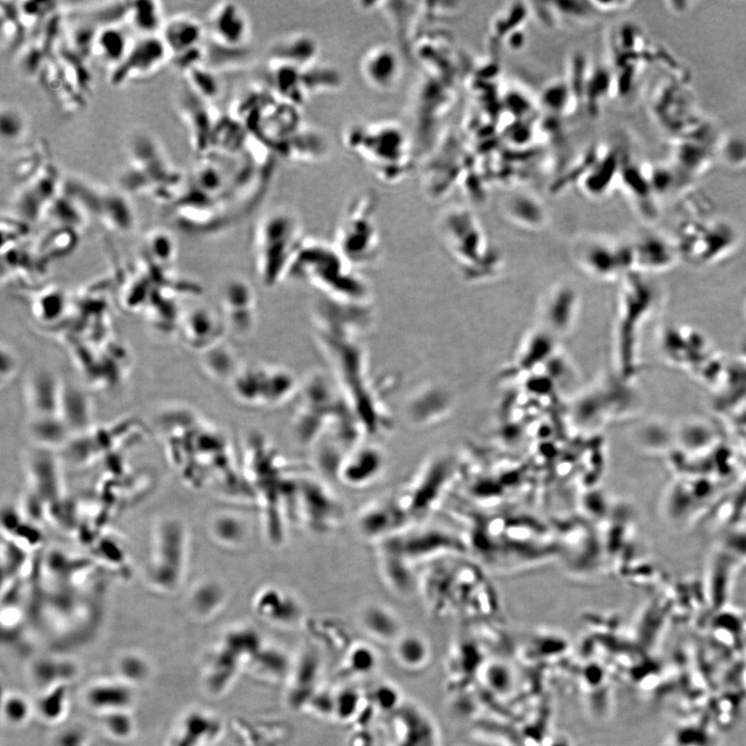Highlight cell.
Returning <instances> with one entry per match:
<instances>
[{
  "instance_id": "1",
  "label": "cell",
  "mask_w": 746,
  "mask_h": 746,
  "mask_svg": "<svg viewBox=\"0 0 746 746\" xmlns=\"http://www.w3.org/2000/svg\"><path fill=\"white\" fill-rule=\"evenodd\" d=\"M343 145L377 180L392 185L412 168V148L406 131L390 121L358 122L343 131Z\"/></svg>"
},
{
  "instance_id": "2",
  "label": "cell",
  "mask_w": 746,
  "mask_h": 746,
  "mask_svg": "<svg viewBox=\"0 0 746 746\" xmlns=\"http://www.w3.org/2000/svg\"><path fill=\"white\" fill-rule=\"evenodd\" d=\"M182 182L180 172L167 160L158 143L147 135L130 140L129 164L124 169L121 183L134 192H151L157 197L170 198Z\"/></svg>"
},
{
  "instance_id": "3",
  "label": "cell",
  "mask_w": 746,
  "mask_h": 746,
  "mask_svg": "<svg viewBox=\"0 0 746 746\" xmlns=\"http://www.w3.org/2000/svg\"><path fill=\"white\" fill-rule=\"evenodd\" d=\"M189 556L188 532L184 524L165 519L157 525L147 565V580L155 590L177 591L186 575Z\"/></svg>"
},
{
  "instance_id": "4",
  "label": "cell",
  "mask_w": 746,
  "mask_h": 746,
  "mask_svg": "<svg viewBox=\"0 0 746 746\" xmlns=\"http://www.w3.org/2000/svg\"><path fill=\"white\" fill-rule=\"evenodd\" d=\"M63 187V192L73 198L82 210L99 214L111 227L125 231L132 227L133 211L123 194L75 178L64 182Z\"/></svg>"
},
{
  "instance_id": "5",
  "label": "cell",
  "mask_w": 746,
  "mask_h": 746,
  "mask_svg": "<svg viewBox=\"0 0 746 746\" xmlns=\"http://www.w3.org/2000/svg\"><path fill=\"white\" fill-rule=\"evenodd\" d=\"M169 61L170 52L160 35L141 36L132 42L124 60L111 69L109 83L121 88L131 80L157 73Z\"/></svg>"
},
{
  "instance_id": "6",
  "label": "cell",
  "mask_w": 746,
  "mask_h": 746,
  "mask_svg": "<svg viewBox=\"0 0 746 746\" xmlns=\"http://www.w3.org/2000/svg\"><path fill=\"white\" fill-rule=\"evenodd\" d=\"M448 465L442 459L430 462L397 499L410 521L432 510L441 500L446 491L445 485L451 480V467Z\"/></svg>"
},
{
  "instance_id": "7",
  "label": "cell",
  "mask_w": 746,
  "mask_h": 746,
  "mask_svg": "<svg viewBox=\"0 0 746 746\" xmlns=\"http://www.w3.org/2000/svg\"><path fill=\"white\" fill-rule=\"evenodd\" d=\"M358 69L368 88L381 94L394 91L404 73L398 51L388 43L366 48L360 56Z\"/></svg>"
},
{
  "instance_id": "8",
  "label": "cell",
  "mask_w": 746,
  "mask_h": 746,
  "mask_svg": "<svg viewBox=\"0 0 746 746\" xmlns=\"http://www.w3.org/2000/svg\"><path fill=\"white\" fill-rule=\"evenodd\" d=\"M209 32L214 43L229 50L248 46L252 24L246 10L236 3H220L209 17Z\"/></svg>"
},
{
  "instance_id": "9",
  "label": "cell",
  "mask_w": 746,
  "mask_h": 746,
  "mask_svg": "<svg viewBox=\"0 0 746 746\" xmlns=\"http://www.w3.org/2000/svg\"><path fill=\"white\" fill-rule=\"evenodd\" d=\"M59 171L48 162L30 181L22 184L16 196V207L26 217L38 218L45 213L52 200L63 191Z\"/></svg>"
},
{
  "instance_id": "10",
  "label": "cell",
  "mask_w": 746,
  "mask_h": 746,
  "mask_svg": "<svg viewBox=\"0 0 746 746\" xmlns=\"http://www.w3.org/2000/svg\"><path fill=\"white\" fill-rule=\"evenodd\" d=\"M409 518L396 501L377 502L364 509L359 526L364 536L383 542L408 530Z\"/></svg>"
},
{
  "instance_id": "11",
  "label": "cell",
  "mask_w": 746,
  "mask_h": 746,
  "mask_svg": "<svg viewBox=\"0 0 746 746\" xmlns=\"http://www.w3.org/2000/svg\"><path fill=\"white\" fill-rule=\"evenodd\" d=\"M85 703L98 715L132 710L135 702L134 686L119 676L99 679L85 692Z\"/></svg>"
},
{
  "instance_id": "12",
  "label": "cell",
  "mask_w": 746,
  "mask_h": 746,
  "mask_svg": "<svg viewBox=\"0 0 746 746\" xmlns=\"http://www.w3.org/2000/svg\"><path fill=\"white\" fill-rule=\"evenodd\" d=\"M385 457L373 446L356 448L344 456L337 475L342 482L362 487L375 482L384 471Z\"/></svg>"
},
{
  "instance_id": "13",
  "label": "cell",
  "mask_w": 746,
  "mask_h": 746,
  "mask_svg": "<svg viewBox=\"0 0 746 746\" xmlns=\"http://www.w3.org/2000/svg\"><path fill=\"white\" fill-rule=\"evenodd\" d=\"M160 36L170 52L171 61H175L204 48L205 27L194 17L178 15L165 21Z\"/></svg>"
},
{
  "instance_id": "14",
  "label": "cell",
  "mask_w": 746,
  "mask_h": 746,
  "mask_svg": "<svg viewBox=\"0 0 746 746\" xmlns=\"http://www.w3.org/2000/svg\"><path fill=\"white\" fill-rule=\"evenodd\" d=\"M179 109L187 125L192 148L197 153H206L212 143L213 130L209 113L204 106V99L195 94L186 83Z\"/></svg>"
},
{
  "instance_id": "15",
  "label": "cell",
  "mask_w": 746,
  "mask_h": 746,
  "mask_svg": "<svg viewBox=\"0 0 746 746\" xmlns=\"http://www.w3.org/2000/svg\"><path fill=\"white\" fill-rule=\"evenodd\" d=\"M301 501H298L302 518L315 530L329 529L338 519V504L332 495L317 482L307 480L303 486Z\"/></svg>"
},
{
  "instance_id": "16",
  "label": "cell",
  "mask_w": 746,
  "mask_h": 746,
  "mask_svg": "<svg viewBox=\"0 0 746 746\" xmlns=\"http://www.w3.org/2000/svg\"><path fill=\"white\" fill-rule=\"evenodd\" d=\"M226 597L222 583L211 579L199 581L189 592L188 607L197 618L207 619L224 607Z\"/></svg>"
},
{
  "instance_id": "17",
  "label": "cell",
  "mask_w": 746,
  "mask_h": 746,
  "mask_svg": "<svg viewBox=\"0 0 746 746\" xmlns=\"http://www.w3.org/2000/svg\"><path fill=\"white\" fill-rule=\"evenodd\" d=\"M132 42L121 25L101 27L94 42L92 55L114 68L124 60Z\"/></svg>"
},
{
  "instance_id": "18",
  "label": "cell",
  "mask_w": 746,
  "mask_h": 746,
  "mask_svg": "<svg viewBox=\"0 0 746 746\" xmlns=\"http://www.w3.org/2000/svg\"><path fill=\"white\" fill-rule=\"evenodd\" d=\"M211 537L222 547L235 549L241 547L249 536V527L240 515L219 513L210 525Z\"/></svg>"
},
{
  "instance_id": "19",
  "label": "cell",
  "mask_w": 746,
  "mask_h": 746,
  "mask_svg": "<svg viewBox=\"0 0 746 746\" xmlns=\"http://www.w3.org/2000/svg\"><path fill=\"white\" fill-rule=\"evenodd\" d=\"M125 22L141 36L160 35L165 23L162 5L159 2L128 3Z\"/></svg>"
},
{
  "instance_id": "20",
  "label": "cell",
  "mask_w": 746,
  "mask_h": 746,
  "mask_svg": "<svg viewBox=\"0 0 746 746\" xmlns=\"http://www.w3.org/2000/svg\"><path fill=\"white\" fill-rule=\"evenodd\" d=\"M35 709L45 723H61L69 712V684L40 692Z\"/></svg>"
},
{
  "instance_id": "21",
  "label": "cell",
  "mask_w": 746,
  "mask_h": 746,
  "mask_svg": "<svg viewBox=\"0 0 746 746\" xmlns=\"http://www.w3.org/2000/svg\"><path fill=\"white\" fill-rule=\"evenodd\" d=\"M75 673V667L71 663L47 658L36 663L32 675L40 693L57 685L69 684Z\"/></svg>"
},
{
  "instance_id": "22",
  "label": "cell",
  "mask_w": 746,
  "mask_h": 746,
  "mask_svg": "<svg viewBox=\"0 0 746 746\" xmlns=\"http://www.w3.org/2000/svg\"><path fill=\"white\" fill-rule=\"evenodd\" d=\"M99 720L106 735L114 740L126 741L134 736L136 723L132 710L101 714Z\"/></svg>"
},
{
  "instance_id": "23",
  "label": "cell",
  "mask_w": 746,
  "mask_h": 746,
  "mask_svg": "<svg viewBox=\"0 0 746 746\" xmlns=\"http://www.w3.org/2000/svg\"><path fill=\"white\" fill-rule=\"evenodd\" d=\"M36 712L32 705L23 695L19 693H8L3 701V715L8 725L19 728L25 726Z\"/></svg>"
},
{
  "instance_id": "24",
  "label": "cell",
  "mask_w": 746,
  "mask_h": 746,
  "mask_svg": "<svg viewBox=\"0 0 746 746\" xmlns=\"http://www.w3.org/2000/svg\"><path fill=\"white\" fill-rule=\"evenodd\" d=\"M362 621L371 634L384 638L391 637L397 628V622L392 613L379 605H373L364 610Z\"/></svg>"
},
{
  "instance_id": "25",
  "label": "cell",
  "mask_w": 746,
  "mask_h": 746,
  "mask_svg": "<svg viewBox=\"0 0 746 746\" xmlns=\"http://www.w3.org/2000/svg\"><path fill=\"white\" fill-rule=\"evenodd\" d=\"M119 677L135 686L146 681L150 676V664L139 654H125L119 662Z\"/></svg>"
},
{
  "instance_id": "26",
  "label": "cell",
  "mask_w": 746,
  "mask_h": 746,
  "mask_svg": "<svg viewBox=\"0 0 746 746\" xmlns=\"http://www.w3.org/2000/svg\"><path fill=\"white\" fill-rule=\"evenodd\" d=\"M186 83L189 88L204 100L212 98L218 93V85L214 76L202 65L192 67L185 71Z\"/></svg>"
},
{
  "instance_id": "27",
  "label": "cell",
  "mask_w": 746,
  "mask_h": 746,
  "mask_svg": "<svg viewBox=\"0 0 746 746\" xmlns=\"http://www.w3.org/2000/svg\"><path fill=\"white\" fill-rule=\"evenodd\" d=\"M27 123L24 113L15 106L3 105L0 116V131L4 139L15 141L24 136Z\"/></svg>"
},
{
  "instance_id": "28",
  "label": "cell",
  "mask_w": 746,
  "mask_h": 746,
  "mask_svg": "<svg viewBox=\"0 0 746 746\" xmlns=\"http://www.w3.org/2000/svg\"><path fill=\"white\" fill-rule=\"evenodd\" d=\"M2 363V384L4 386L8 381L12 380L18 367L15 354L10 348H6L4 344L2 347Z\"/></svg>"
},
{
  "instance_id": "29",
  "label": "cell",
  "mask_w": 746,
  "mask_h": 746,
  "mask_svg": "<svg viewBox=\"0 0 746 746\" xmlns=\"http://www.w3.org/2000/svg\"><path fill=\"white\" fill-rule=\"evenodd\" d=\"M55 746H88V742L81 731L72 729L57 738Z\"/></svg>"
}]
</instances>
